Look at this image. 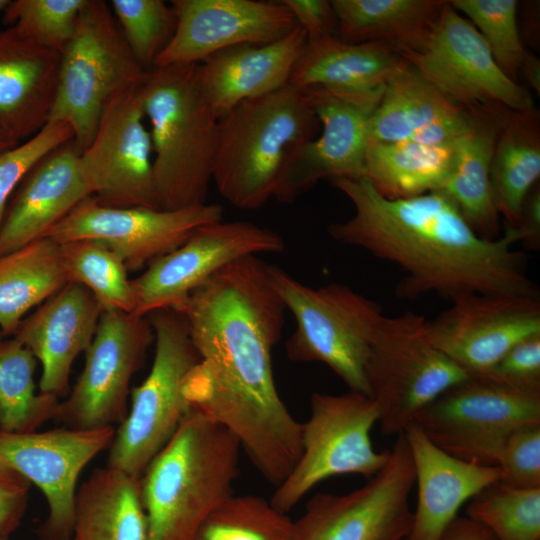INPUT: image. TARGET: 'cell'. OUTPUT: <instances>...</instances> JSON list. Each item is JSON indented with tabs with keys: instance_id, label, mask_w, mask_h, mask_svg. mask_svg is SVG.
<instances>
[{
	"instance_id": "obj_1",
	"label": "cell",
	"mask_w": 540,
	"mask_h": 540,
	"mask_svg": "<svg viewBox=\"0 0 540 540\" xmlns=\"http://www.w3.org/2000/svg\"><path fill=\"white\" fill-rule=\"evenodd\" d=\"M175 310L186 319L199 362L187 375L191 410L239 441L252 464L277 487L301 455L302 423L280 397L272 352L285 306L258 256L213 275Z\"/></svg>"
},
{
	"instance_id": "obj_2",
	"label": "cell",
	"mask_w": 540,
	"mask_h": 540,
	"mask_svg": "<svg viewBox=\"0 0 540 540\" xmlns=\"http://www.w3.org/2000/svg\"><path fill=\"white\" fill-rule=\"evenodd\" d=\"M353 204L345 221L327 227L332 239L359 247L399 267L396 295L415 299L435 293L449 301L465 294L539 298L526 272L527 257L513 249L517 231L485 239L442 191L388 199L365 177L331 181Z\"/></svg>"
},
{
	"instance_id": "obj_3",
	"label": "cell",
	"mask_w": 540,
	"mask_h": 540,
	"mask_svg": "<svg viewBox=\"0 0 540 540\" xmlns=\"http://www.w3.org/2000/svg\"><path fill=\"white\" fill-rule=\"evenodd\" d=\"M240 450L232 433L191 410L139 479L147 540H194L234 495Z\"/></svg>"
},
{
	"instance_id": "obj_4",
	"label": "cell",
	"mask_w": 540,
	"mask_h": 540,
	"mask_svg": "<svg viewBox=\"0 0 540 540\" xmlns=\"http://www.w3.org/2000/svg\"><path fill=\"white\" fill-rule=\"evenodd\" d=\"M318 120L306 94L287 84L245 100L219 119L212 180L240 209H257L274 197L291 153L314 138Z\"/></svg>"
},
{
	"instance_id": "obj_5",
	"label": "cell",
	"mask_w": 540,
	"mask_h": 540,
	"mask_svg": "<svg viewBox=\"0 0 540 540\" xmlns=\"http://www.w3.org/2000/svg\"><path fill=\"white\" fill-rule=\"evenodd\" d=\"M198 64L153 67L143 84V109L153 148L161 209L206 203L219 119L199 86Z\"/></svg>"
},
{
	"instance_id": "obj_6",
	"label": "cell",
	"mask_w": 540,
	"mask_h": 540,
	"mask_svg": "<svg viewBox=\"0 0 540 540\" xmlns=\"http://www.w3.org/2000/svg\"><path fill=\"white\" fill-rule=\"evenodd\" d=\"M271 284L296 321L286 342L295 362H320L350 389L371 397L366 369L371 343L383 318L381 306L349 286H307L269 265Z\"/></svg>"
},
{
	"instance_id": "obj_7",
	"label": "cell",
	"mask_w": 540,
	"mask_h": 540,
	"mask_svg": "<svg viewBox=\"0 0 540 540\" xmlns=\"http://www.w3.org/2000/svg\"><path fill=\"white\" fill-rule=\"evenodd\" d=\"M147 317L155 341L152 366L130 393L131 406L115 428L107 461L138 479L191 411L184 383L200 359L179 311L162 309Z\"/></svg>"
},
{
	"instance_id": "obj_8",
	"label": "cell",
	"mask_w": 540,
	"mask_h": 540,
	"mask_svg": "<svg viewBox=\"0 0 540 540\" xmlns=\"http://www.w3.org/2000/svg\"><path fill=\"white\" fill-rule=\"evenodd\" d=\"M148 72L128 47L110 4L86 0L74 33L61 51L49 121L67 123L83 151L108 100L143 83Z\"/></svg>"
},
{
	"instance_id": "obj_9",
	"label": "cell",
	"mask_w": 540,
	"mask_h": 540,
	"mask_svg": "<svg viewBox=\"0 0 540 540\" xmlns=\"http://www.w3.org/2000/svg\"><path fill=\"white\" fill-rule=\"evenodd\" d=\"M428 320L406 311L383 316L371 343L366 376L384 435H399L417 414L469 377L427 336Z\"/></svg>"
},
{
	"instance_id": "obj_10",
	"label": "cell",
	"mask_w": 540,
	"mask_h": 540,
	"mask_svg": "<svg viewBox=\"0 0 540 540\" xmlns=\"http://www.w3.org/2000/svg\"><path fill=\"white\" fill-rule=\"evenodd\" d=\"M378 419L376 402L364 394L314 392L310 416L302 423L301 455L276 487L271 504L287 514L330 477L357 474L370 479L377 474L390 454V450L378 452L373 447L370 434Z\"/></svg>"
},
{
	"instance_id": "obj_11",
	"label": "cell",
	"mask_w": 540,
	"mask_h": 540,
	"mask_svg": "<svg viewBox=\"0 0 540 540\" xmlns=\"http://www.w3.org/2000/svg\"><path fill=\"white\" fill-rule=\"evenodd\" d=\"M414 423L448 454L496 466L499 450L513 431L540 424V393L469 376L423 408Z\"/></svg>"
},
{
	"instance_id": "obj_12",
	"label": "cell",
	"mask_w": 540,
	"mask_h": 540,
	"mask_svg": "<svg viewBox=\"0 0 540 540\" xmlns=\"http://www.w3.org/2000/svg\"><path fill=\"white\" fill-rule=\"evenodd\" d=\"M414 466L404 434L397 436L386 465L345 494L318 493L294 521L296 540H404L413 512L409 498Z\"/></svg>"
},
{
	"instance_id": "obj_13",
	"label": "cell",
	"mask_w": 540,
	"mask_h": 540,
	"mask_svg": "<svg viewBox=\"0 0 540 540\" xmlns=\"http://www.w3.org/2000/svg\"><path fill=\"white\" fill-rule=\"evenodd\" d=\"M154 341L148 317L119 311L101 314L85 364L54 420L73 429L119 425L128 412L130 383Z\"/></svg>"
},
{
	"instance_id": "obj_14",
	"label": "cell",
	"mask_w": 540,
	"mask_h": 540,
	"mask_svg": "<svg viewBox=\"0 0 540 540\" xmlns=\"http://www.w3.org/2000/svg\"><path fill=\"white\" fill-rule=\"evenodd\" d=\"M144 82L108 100L90 143L80 154V166L92 197L103 206L161 209L153 177L152 141L143 109Z\"/></svg>"
},
{
	"instance_id": "obj_15",
	"label": "cell",
	"mask_w": 540,
	"mask_h": 540,
	"mask_svg": "<svg viewBox=\"0 0 540 540\" xmlns=\"http://www.w3.org/2000/svg\"><path fill=\"white\" fill-rule=\"evenodd\" d=\"M384 89L301 90L322 130L318 138L304 142L288 157L274 194L278 201L292 203L323 179L364 177L368 123Z\"/></svg>"
},
{
	"instance_id": "obj_16",
	"label": "cell",
	"mask_w": 540,
	"mask_h": 540,
	"mask_svg": "<svg viewBox=\"0 0 540 540\" xmlns=\"http://www.w3.org/2000/svg\"><path fill=\"white\" fill-rule=\"evenodd\" d=\"M399 54L459 105L534 107L529 91L499 68L480 33L449 1L422 47Z\"/></svg>"
},
{
	"instance_id": "obj_17",
	"label": "cell",
	"mask_w": 540,
	"mask_h": 540,
	"mask_svg": "<svg viewBox=\"0 0 540 540\" xmlns=\"http://www.w3.org/2000/svg\"><path fill=\"white\" fill-rule=\"evenodd\" d=\"M285 249L276 232L247 221H217L200 227L185 243L160 257L135 279L133 314L176 309L198 287L231 263Z\"/></svg>"
},
{
	"instance_id": "obj_18",
	"label": "cell",
	"mask_w": 540,
	"mask_h": 540,
	"mask_svg": "<svg viewBox=\"0 0 540 540\" xmlns=\"http://www.w3.org/2000/svg\"><path fill=\"white\" fill-rule=\"evenodd\" d=\"M223 219L216 203L174 209L115 208L90 196L44 237L57 243L94 240L116 253L128 271L147 267L185 243L200 227Z\"/></svg>"
},
{
	"instance_id": "obj_19",
	"label": "cell",
	"mask_w": 540,
	"mask_h": 540,
	"mask_svg": "<svg viewBox=\"0 0 540 540\" xmlns=\"http://www.w3.org/2000/svg\"><path fill=\"white\" fill-rule=\"evenodd\" d=\"M115 427L9 433L0 431V464L34 484L48 505L38 529L41 540L72 536L77 481L82 470L109 448Z\"/></svg>"
},
{
	"instance_id": "obj_20",
	"label": "cell",
	"mask_w": 540,
	"mask_h": 540,
	"mask_svg": "<svg viewBox=\"0 0 540 540\" xmlns=\"http://www.w3.org/2000/svg\"><path fill=\"white\" fill-rule=\"evenodd\" d=\"M427 322L431 343L469 376L486 375L519 341L540 334V299L465 294Z\"/></svg>"
},
{
	"instance_id": "obj_21",
	"label": "cell",
	"mask_w": 540,
	"mask_h": 540,
	"mask_svg": "<svg viewBox=\"0 0 540 540\" xmlns=\"http://www.w3.org/2000/svg\"><path fill=\"white\" fill-rule=\"evenodd\" d=\"M176 28L153 67L199 64L235 46L274 42L297 23L282 1L174 0Z\"/></svg>"
},
{
	"instance_id": "obj_22",
	"label": "cell",
	"mask_w": 540,
	"mask_h": 540,
	"mask_svg": "<svg viewBox=\"0 0 540 540\" xmlns=\"http://www.w3.org/2000/svg\"><path fill=\"white\" fill-rule=\"evenodd\" d=\"M102 312L88 289L68 282L22 320L12 337L40 363V393H68L72 365L89 348Z\"/></svg>"
},
{
	"instance_id": "obj_23",
	"label": "cell",
	"mask_w": 540,
	"mask_h": 540,
	"mask_svg": "<svg viewBox=\"0 0 540 540\" xmlns=\"http://www.w3.org/2000/svg\"><path fill=\"white\" fill-rule=\"evenodd\" d=\"M72 139L43 157L12 194L0 228V255L42 238L92 196Z\"/></svg>"
},
{
	"instance_id": "obj_24",
	"label": "cell",
	"mask_w": 540,
	"mask_h": 540,
	"mask_svg": "<svg viewBox=\"0 0 540 540\" xmlns=\"http://www.w3.org/2000/svg\"><path fill=\"white\" fill-rule=\"evenodd\" d=\"M414 466L417 505L404 540H441L460 508L500 478L497 466L471 463L435 445L415 424L403 432Z\"/></svg>"
},
{
	"instance_id": "obj_25",
	"label": "cell",
	"mask_w": 540,
	"mask_h": 540,
	"mask_svg": "<svg viewBox=\"0 0 540 540\" xmlns=\"http://www.w3.org/2000/svg\"><path fill=\"white\" fill-rule=\"evenodd\" d=\"M306 40L305 31L297 25L274 42L235 46L199 63V86L217 118L245 100L287 85Z\"/></svg>"
},
{
	"instance_id": "obj_26",
	"label": "cell",
	"mask_w": 540,
	"mask_h": 540,
	"mask_svg": "<svg viewBox=\"0 0 540 540\" xmlns=\"http://www.w3.org/2000/svg\"><path fill=\"white\" fill-rule=\"evenodd\" d=\"M60 56L12 26L0 30V132L22 142L49 121Z\"/></svg>"
},
{
	"instance_id": "obj_27",
	"label": "cell",
	"mask_w": 540,
	"mask_h": 540,
	"mask_svg": "<svg viewBox=\"0 0 540 540\" xmlns=\"http://www.w3.org/2000/svg\"><path fill=\"white\" fill-rule=\"evenodd\" d=\"M506 107L474 106L468 128L455 142V160L444 192L482 238L496 239L500 232L491 184V161L497 129ZM509 109V108H508Z\"/></svg>"
},
{
	"instance_id": "obj_28",
	"label": "cell",
	"mask_w": 540,
	"mask_h": 540,
	"mask_svg": "<svg viewBox=\"0 0 540 540\" xmlns=\"http://www.w3.org/2000/svg\"><path fill=\"white\" fill-rule=\"evenodd\" d=\"M406 63L395 48L381 42L306 40L288 84L299 90H373L385 86Z\"/></svg>"
},
{
	"instance_id": "obj_29",
	"label": "cell",
	"mask_w": 540,
	"mask_h": 540,
	"mask_svg": "<svg viewBox=\"0 0 540 540\" xmlns=\"http://www.w3.org/2000/svg\"><path fill=\"white\" fill-rule=\"evenodd\" d=\"M72 540H147L139 479L109 466L78 487Z\"/></svg>"
},
{
	"instance_id": "obj_30",
	"label": "cell",
	"mask_w": 540,
	"mask_h": 540,
	"mask_svg": "<svg viewBox=\"0 0 540 540\" xmlns=\"http://www.w3.org/2000/svg\"><path fill=\"white\" fill-rule=\"evenodd\" d=\"M540 176V115L534 107L505 108L491 161V184L499 215L518 226L523 203Z\"/></svg>"
},
{
	"instance_id": "obj_31",
	"label": "cell",
	"mask_w": 540,
	"mask_h": 540,
	"mask_svg": "<svg viewBox=\"0 0 540 540\" xmlns=\"http://www.w3.org/2000/svg\"><path fill=\"white\" fill-rule=\"evenodd\" d=\"M444 0H333L338 38L344 42H381L417 51L427 40Z\"/></svg>"
},
{
	"instance_id": "obj_32",
	"label": "cell",
	"mask_w": 540,
	"mask_h": 540,
	"mask_svg": "<svg viewBox=\"0 0 540 540\" xmlns=\"http://www.w3.org/2000/svg\"><path fill=\"white\" fill-rule=\"evenodd\" d=\"M68 283L60 244L36 239L0 255V331L12 337L26 314Z\"/></svg>"
},
{
	"instance_id": "obj_33",
	"label": "cell",
	"mask_w": 540,
	"mask_h": 540,
	"mask_svg": "<svg viewBox=\"0 0 540 540\" xmlns=\"http://www.w3.org/2000/svg\"><path fill=\"white\" fill-rule=\"evenodd\" d=\"M455 142L448 145H428L413 140L368 142L364 177L388 199L440 191L454 166Z\"/></svg>"
},
{
	"instance_id": "obj_34",
	"label": "cell",
	"mask_w": 540,
	"mask_h": 540,
	"mask_svg": "<svg viewBox=\"0 0 540 540\" xmlns=\"http://www.w3.org/2000/svg\"><path fill=\"white\" fill-rule=\"evenodd\" d=\"M463 107L443 94L407 61L385 85L368 123V142L408 140Z\"/></svg>"
},
{
	"instance_id": "obj_35",
	"label": "cell",
	"mask_w": 540,
	"mask_h": 540,
	"mask_svg": "<svg viewBox=\"0 0 540 540\" xmlns=\"http://www.w3.org/2000/svg\"><path fill=\"white\" fill-rule=\"evenodd\" d=\"M37 360L14 337L0 339V431H37L55 419L59 398L36 392Z\"/></svg>"
},
{
	"instance_id": "obj_36",
	"label": "cell",
	"mask_w": 540,
	"mask_h": 540,
	"mask_svg": "<svg viewBox=\"0 0 540 540\" xmlns=\"http://www.w3.org/2000/svg\"><path fill=\"white\" fill-rule=\"evenodd\" d=\"M59 244L68 282L88 289L103 312L133 313L134 293L129 271L116 253L88 239Z\"/></svg>"
},
{
	"instance_id": "obj_37",
	"label": "cell",
	"mask_w": 540,
	"mask_h": 540,
	"mask_svg": "<svg viewBox=\"0 0 540 540\" xmlns=\"http://www.w3.org/2000/svg\"><path fill=\"white\" fill-rule=\"evenodd\" d=\"M466 517L494 540H540V488H515L498 481L468 501Z\"/></svg>"
},
{
	"instance_id": "obj_38",
	"label": "cell",
	"mask_w": 540,
	"mask_h": 540,
	"mask_svg": "<svg viewBox=\"0 0 540 540\" xmlns=\"http://www.w3.org/2000/svg\"><path fill=\"white\" fill-rule=\"evenodd\" d=\"M194 540H296L295 523L270 500L232 495L207 518Z\"/></svg>"
},
{
	"instance_id": "obj_39",
	"label": "cell",
	"mask_w": 540,
	"mask_h": 540,
	"mask_svg": "<svg viewBox=\"0 0 540 540\" xmlns=\"http://www.w3.org/2000/svg\"><path fill=\"white\" fill-rule=\"evenodd\" d=\"M451 6L467 16L486 42L499 68L517 82L527 53L517 20L516 0H452Z\"/></svg>"
},
{
	"instance_id": "obj_40",
	"label": "cell",
	"mask_w": 540,
	"mask_h": 540,
	"mask_svg": "<svg viewBox=\"0 0 540 540\" xmlns=\"http://www.w3.org/2000/svg\"><path fill=\"white\" fill-rule=\"evenodd\" d=\"M109 4L132 54L150 70L175 32L172 7L162 0H112Z\"/></svg>"
},
{
	"instance_id": "obj_41",
	"label": "cell",
	"mask_w": 540,
	"mask_h": 540,
	"mask_svg": "<svg viewBox=\"0 0 540 540\" xmlns=\"http://www.w3.org/2000/svg\"><path fill=\"white\" fill-rule=\"evenodd\" d=\"M86 0H13L3 23L37 44L61 52L71 39Z\"/></svg>"
},
{
	"instance_id": "obj_42",
	"label": "cell",
	"mask_w": 540,
	"mask_h": 540,
	"mask_svg": "<svg viewBox=\"0 0 540 540\" xmlns=\"http://www.w3.org/2000/svg\"><path fill=\"white\" fill-rule=\"evenodd\" d=\"M74 139L62 121H48L35 135L0 154V228L7 204L28 172L48 153Z\"/></svg>"
},
{
	"instance_id": "obj_43",
	"label": "cell",
	"mask_w": 540,
	"mask_h": 540,
	"mask_svg": "<svg viewBox=\"0 0 540 540\" xmlns=\"http://www.w3.org/2000/svg\"><path fill=\"white\" fill-rule=\"evenodd\" d=\"M496 466L500 483L515 488H540V424L513 431L499 450Z\"/></svg>"
},
{
	"instance_id": "obj_44",
	"label": "cell",
	"mask_w": 540,
	"mask_h": 540,
	"mask_svg": "<svg viewBox=\"0 0 540 540\" xmlns=\"http://www.w3.org/2000/svg\"><path fill=\"white\" fill-rule=\"evenodd\" d=\"M483 376L520 391L540 393V334L516 343Z\"/></svg>"
},
{
	"instance_id": "obj_45",
	"label": "cell",
	"mask_w": 540,
	"mask_h": 540,
	"mask_svg": "<svg viewBox=\"0 0 540 540\" xmlns=\"http://www.w3.org/2000/svg\"><path fill=\"white\" fill-rule=\"evenodd\" d=\"M31 484L16 471L0 464V539L16 531L26 513Z\"/></svg>"
},
{
	"instance_id": "obj_46",
	"label": "cell",
	"mask_w": 540,
	"mask_h": 540,
	"mask_svg": "<svg viewBox=\"0 0 540 540\" xmlns=\"http://www.w3.org/2000/svg\"><path fill=\"white\" fill-rule=\"evenodd\" d=\"M296 23L306 33L307 40L338 37V21L331 1L281 0Z\"/></svg>"
},
{
	"instance_id": "obj_47",
	"label": "cell",
	"mask_w": 540,
	"mask_h": 540,
	"mask_svg": "<svg viewBox=\"0 0 540 540\" xmlns=\"http://www.w3.org/2000/svg\"><path fill=\"white\" fill-rule=\"evenodd\" d=\"M512 228V227H511ZM519 241L531 249L540 247V189L533 187L527 195L522 211L520 222L515 227Z\"/></svg>"
},
{
	"instance_id": "obj_48",
	"label": "cell",
	"mask_w": 540,
	"mask_h": 540,
	"mask_svg": "<svg viewBox=\"0 0 540 540\" xmlns=\"http://www.w3.org/2000/svg\"><path fill=\"white\" fill-rule=\"evenodd\" d=\"M441 540H494L491 533L468 517L458 516Z\"/></svg>"
},
{
	"instance_id": "obj_49",
	"label": "cell",
	"mask_w": 540,
	"mask_h": 540,
	"mask_svg": "<svg viewBox=\"0 0 540 540\" xmlns=\"http://www.w3.org/2000/svg\"><path fill=\"white\" fill-rule=\"evenodd\" d=\"M539 94L540 92V60L533 52L527 51L521 64L519 75Z\"/></svg>"
},
{
	"instance_id": "obj_50",
	"label": "cell",
	"mask_w": 540,
	"mask_h": 540,
	"mask_svg": "<svg viewBox=\"0 0 540 540\" xmlns=\"http://www.w3.org/2000/svg\"><path fill=\"white\" fill-rule=\"evenodd\" d=\"M20 142L0 132V154L17 146Z\"/></svg>"
},
{
	"instance_id": "obj_51",
	"label": "cell",
	"mask_w": 540,
	"mask_h": 540,
	"mask_svg": "<svg viewBox=\"0 0 540 540\" xmlns=\"http://www.w3.org/2000/svg\"><path fill=\"white\" fill-rule=\"evenodd\" d=\"M11 0H0V13L4 12Z\"/></svg>"
},
{
	"instance_id": "obj_52",
	"label": "cell",
	"mask_w": 540,
	"mask_h": 540,
	"mask_svg": "<svg viewBox=\"0 0 540 540\" xmlns=\"http://www.w3.org/2000/svg\"><path fill=\"white\" fill-rule=\"evenodd\" d=\"M1 338H4V337L2 336V333H1V331H0V339H1Z\"/></svg>"
},
{
	"instance_id": "obj_53",
	"label": "cell",
	"mask_w": 540,
	"mask_h": 540,
	"mask_svg": "<svg viewBox=\"0 0 540 540\" xmlns=\"http://www.w3.org/2000/svg\"><path fill=\"white\" fill-rule=\"evenodd\" d=\"M0 540H8V539H0ZM68 540H72V539L70 538V539H68Z\"/></svg>"
}]
</instances>
